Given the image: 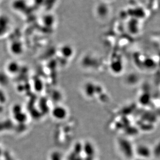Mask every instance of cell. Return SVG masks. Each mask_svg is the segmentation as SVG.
Instances as JSON below:
<instances>
[{
    "mask_svg": "<svg viewBox=\"0 0 160 160\" xmlns=\"http://www.w3.org/2000/svg\"><path fill=\"white\" fill-rule=\"evenodd\" d=\"M10 20L5 16H0V37L4 36L9 29Z\"/></svg>",
    "mask_w": 160,
    "mask_h": 160,
    "instance_id": "6da1fadb",
    "label": "cell"
}]
</instances>
